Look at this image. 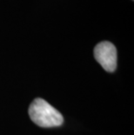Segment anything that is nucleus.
Instances as JSON below:
<instances>
[{"instance_id":"nucleus-2","label":"nucleus","mask_w":134,"mask_h":135,"mask_svg":"<svg viewBox=\"0 0 134 135\" xmlns=\"http://www.w3.org/2000/svg\"><path fill=\"white\" fill-rule=\"evenodd\" d=\"M94 58L108 73H112L117 67V49L112 43L103 41L94 48Z\"/></svg>"},{"instance_id":"nucleus-1","label":"nucleus","mask_w":134,"mask_h":135,"mask_svg":"<svg viewBox=\"0 0 134 135\" xmlns=\"http://www.w3.org/2000/svg\"><path fill=\"white\" fill-rule=\"evenodd\" d=\"M31 119L41 127H56L64 122L62 114L43 99H34L29 107Z\"/></svg>"}]
</instances>
